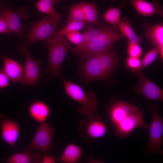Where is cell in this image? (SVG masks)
Listing matches in <instances>:
<instances>
[{"mask_svg":"<svg viewBox=\"0 0 163 163\" xmlns=\"http://www.w3.org/2000/svg\"><path fill=\"white\" fill-rule=\"evenodd\" d=\"M0 14L6 20L11 32L17 34L22 39L21 21L22 19L26 20L28 18L29 13L27 9L21 7L15 11L0 2Z\"/></svg>","mask_w":163,"mask_h":163,"instance_id":"8fae6325","label":"cell"},{"mask_svg":"<svg viewBox=\"0 0 163 163\" xmlns=\"http://www.w3.org/2000/svg\"><path fill=\"white\" fill-rule=\"evenodd\" d=\"M124 37L118 29L104 25L102 26L100 32L89 42L81 46H75L71 50L79 56L97 54Z\"/></svg>","mask_w":163,"mask_h":163,"instance_id":"6da1fadb","label":"cell"},{"mask_svg":"<svg viewBox=\"0 0 163 163\" xmlns=\"http://www.w3.org/2000/svg\"><path fill=\"white\" fill-rule=\"evenodd\" d=\"M0 123L2 139L13 147L19 139V125L17 122L10 120L3 114L0 115Z\"/></svg>","mask_w":163,"mask_h":163,"instance_id":"5bb4252c","label":"cell"},{"mask_svg":"<svg viewBox=\"0 0 163 163\" xmlns=\"http://www.w3.org/2000/svg\"><path fill=\"white\" fill-rule=\"evenodd\" d=\"M10 80L2 69L0 70V89L7 87L10 83Z\"/></svg>","mask_w":163,"mask_h":163,"instance_id":"836d02e7","label":"cell"},{"mask_svg":"<svg viewBox=\"0 0 163 163\" xmlns=\"http://www.w3.org/2000/svg\"><path fill=\"white\" fill-rule=\"evenodd\" d=\"M59 21L48 15L40 19L28 31L24 40L25 45L30 46L39 41L48 42L59 31Z\"/></svg>","mask_w":163,"mask_h":163,"instance_id":"3957f363","label":"cell"},{"mask_svg":"<svg viewBox=\"0 0 163 163\" xmlns=\"http://www.w3.org/2000/svg\"><path fill=\"white\" fill-rule=\"evenodd\" d=\"M79 56L82 75L85 82H89L107 78L102 70L97 54Z\"/></svg>","mask_w":163,"mask_h":163,"instance_id":"9c48e42d","label":"cell"},{"mask_svg":"<svg viewBox=\"0 0 163 163\" xmlns=\"http://www.w3.org/2000/svg\"><path fill=\"white\" fill-rule=\"evenodd\" d=\"M56 130L46 121L40 123L35 135L27 150L36 149L44 153L51 150Z\"/></svg>","mask_w":163,"mask_h":163,"instance_id":"30bf717a","label":"cell"},{"mask_svg":"<svg viewBox=\"0 0 163 163\" xmlns=\"http://www.w3.org/2000/svg\"><path fill=\"white\" fill-rule=\"evenodd\" d=\"M137 75L139 83L134 87V91L144 96L148 100L163 101V89L146 78L142 72H138Z\"/></svg>","mask_w":163,"mask_h":163,"instance_id":"4fadbf2b","label":"cell"},{"mask_svg":"<svg viewBox=\"0 0 163 163\" xmlns=\"http://www.w3.org/2000/svg\"><path fill=\"white\" fill-rule=\"evenodd\" d=\"M149 110L152 113V117L151 123L148 124L147 131L149 132V140L146 147V152L148 155H150L152 152H153L162 155L163 117L157 105H151Z\"/></svg>","mask_w":163,"mask_h":163,"instance_id":"5b68a950","label":"cell"},{"mask_svg":"<svg viewBox=\"0 0 163 163\" xmlns=\"http://www.w3.org/2000/svg\"><path fill=\"white\" fill-rule=\"evenodd\" d=\"M42 155L40 152L27 150L23 153H15L4 160L8 163H41Z\"/></svg>","mask_w":163,"mask_h":163,"instance_id":"ffe728a7","label":"cell"},{"mask_svg":"<svg viewBox=\"0 0 163 163\" xmlns=\"http://www.w3.org/2000/svg\"><path fill=\"white\" fill-rule=\"evenodd\" d=\"M86 30L83 33L84 36V41L82 45L89 42L95 37L101 30L102 26L98 28H94L91 24L86 26Z\"/></svg>","mask_w":163,"mask_h":163,"instance_id":"f1b7e54d","label":"cell"},{"mask_svg":"<svg viewBox=\"0 0 163 163\" xmlns=\"http://www.w3.org/2000/svg\"><path fill=\"white\" fill-rule=\"evenodd\" d=\"M83 12L86 23L98 26L100 23L97 9L94 4L80 2Z\"/></svg>","mask_w":163,"mask_h":163,"instance_id":"603a6c76","label":"cell"},{"mask_svg":"<svg viewBox=\"0 0 163 163\" xmlns=\"http://www.w3.org/2000/svg\"><path fill=\"white\" fill-rule=\"evenodd\" d=\"M67 39L75 44V46H81L84 41V36L83 33L78 31H74L65 35Z\"/></svg>","mask_w":163,"mask_h":163,"instance_id":"f546056e","label":"cell"},{"mask_svg":"<svg viewBox=\"0 0 163 163\" xmlns=\"http://www.w3.org/2000/svg\"><path fill=\"white\" fill-rule=\"evenodd\" d=\"M110 0V1H114V0Z\"/></svg>","mask_w":163,"mask_h":163,"instance_id":"74e56055","label":"cell"},{"mask_svg":"<svg viewBox=\"0 0 163 163\" xmlns=\"http://www.w3.org/2000/svg\"><path fill=\"white\" fill-rule=\"evenodd\" d=\"M67 20V22L75 21L86 23L80 3L75 4L70 7Z\"/></svg>","mask_w":163,"mask_h":163,"instance_id":"4316f807","label":"cell"},{"mask_svg":"<svg viewBox=\"0 0 163 163\" xmlns=\"http://www.w3.org/2000/svg\"><path fill=\"white\" fill-rule=\"evenodd\" d=\"M18 49L20 54L25 56L22 85L36 86L39 83L43 76V72L40 67L41 61L39 59H35L32 57L28 46L25 44L20 45Z\"/></svg>","mask_w":163,"mask_h":163,"instance_id":"8992f818","label":"cell"},{"mask_svg":"<svg viewBox=\"0 0 163 163\" xmlns=\"http://www.w3.org/2000/svg\"><path fill=\"white\" fill-rule=\"evenodd\" d=\"M145 36L160 49V55L163 58V25L158 24L151 25L145 23L142 26Z\"/></svg>","mask_w":163,"mask_h":163,"instance_id":"ac0fdd59","label":"cell"},{"mask_svg":"<svg viewBox=\"0 0 163 163\" xmlns=\"http://www.w3.org/2000/svg\"><path fill=\"white\" fill-rule=\"evenodd\" d=\"M137 12L144 16L158 14L162 17L163 14V8L157 1L148 2L145 0H130Z\"/></svg>","mask_w":163,"mask_h":163,"instance_id":"e0dca14e","label":"cell"},{"mask_svg":"<svg viewBox=\"0 0 163 163\" xmlns=\"http://www.w3.org/2000/svg\"><path fill=\"white\" fill-rule=\"evenodd\" d=\"M52 2L53 4L56 5L60 2V0H48Z\"/></svg>","mask_w":163,"mask_h":163,"instance_id":"d590c367","label":"cell"},{"mask_svg":"<svg viewBox=\"0 0 163 163\" xmlns=\"http://www.w3.org/2000/svg\"><path fill=\"white\" fill-rule=\"evenodd\" d=\"M11 32L6 20L0 14V34L10 35L11 34Z\"/></svg>","mask_w":163,"mask_h":163,"instance_id":"d6a6232c","label":"cell"},{"mask_svg":"<svg viewBox=\"0 0 163 163\" xmlns=\"http://www.w3.org/2000/svg\"><path fill=\"white\" fill-rule=\"evenodd\" d=\"M118 29L127 38L128 42L139 45L142 43V38L136 34L126 17H124L120 20Z\"/></svg>","mask_w":163,"mask_h":163,"instance_id":"7402d4cb","label":"cell"},{"mask_svg":"<svg viewBox=\"0 0 163 163\" xmlns=\"http://www.w3.org/2000/svg\"><path fill=\"white\" fill-rule=\"evenodd\" d=\"M28 112L30 118L40 123L45 122L51 113L49 105L41 100L33 102L29 106Z\"/></svg>","mask_w":163,"mask_h":163,"instance_id":"d6986e66","label":"cell"},{"mask_svg":"<svg viewBox=\"0 0 163 163\" xmlns=\"http://www.w3.org/2000/svg\"><path fill=\"white\" fill-rule=\"evenodd\" d=\"M127 53L129 56L139 58L142 53V50L140 45L128 42Z\"/></svg>","mask_w":163,"mask_h":163,"instance_id":"1f68e13d","label":"cell"},{"mask_svg":"<svg viewBox=\"0 0 163 163\" xmlns=\"http://www.w3.org/2000/svg\"><path fill=\"white\" fill-rule=\"evenodd\" d=\"M56 162V157L50 156L45 152L44 153V155L42 159L41 163H55Z\"/></svg>","mask_w":163,"mask_h":163,"instance_id":"e575fe53","label":"cell"},{"mask_svg":"<svg viewBox=\"0 0 163 163\" xmlns=\"http://www.w3.org/2000/svg\"><path fill=\"white\" fill-rule=\"evenodd\" d=\"M87 116L79 122L78 130L82 138L91 142L103 137L107 128L101 117L94 113Z\"/></svg>","mask_w":163,"mask_h":163,"instance_id":"52a82bcc","label":"cell"},{"mask_svg":"<svg viewBox=\"0 0 163 163\" xmlns=\"http://www.w3.org/2000/svg\"><path fill=\"white\" fill-rule=\"evenodd\" d=\"M127 0H123V2L122 3L121 5H120V7L122 8L124 6Z\"/></svg>","mask_w":163,"mask_h":163,"instance_id":"8d00e7d4","label":"cell"},{"mask_svg":"<svg viewBox=\"0 0 163 163\" xmlns=\"http://www.w3.org/2000/svg\"><path fill=\"white\" fill-rule=\"evenodd\" d=\"M121 14L120 10L119 8L111 7L105 11L102 18L105 21L110 24L111 26L118 29L121 20Z\"/></svg>","mask_w":163,"mask_h":163,"instance_id":"484cf974","label":"cell"},{"mask_svg":"<svg viewBox=\"0 0 163 163\" xmlns=\"http://www.w3.org/2000/svg\"><path fill=\"white\" fill-rule=\"evenodd\" d=\"M47 44L49 52L46 72L51 77H61V66L66 54L71 49V44L63 36Z\"/></svg>","mask_w":163,"mask_h":163,"instance_id":"277c9868","label":"cell"},{"mask_svg":"<svg viewBox=\"0 0 163 163\" xmlns=\"http://www.w3.org/2000/svg\"><path fill=\"white\" fill-rule=\"evenodd\" d=\"M82 148L74 143H70L65 148L59 158V161L64 163H76L82 155Z\"/></svg>","mask_w":163,"mask_h":163,"instance_id":"44dd1931","label":"cell"},{"mask_svg":"<svg viewBox=\"0 0 163 163\" xmlns=\"http://www.w3.org/2000/svg\"><path fill=\"white\" fill-rule=\"evenodd\" d=\"M0 59L3 62L2 69L10 81L22 84L23 81V69L21 65L16 61L2 54Z\"/></svg>","mask_w":163,"mask_h":163,"instance_id":"9a60e30c","label":"cell"},{"mask_svg":"<svg viewBox=\"0 0 163 163\" xmlns=\"http://www.w3.org/2000/svg\"><path fill=\"white\" fill-rule=\"evenodd\" d=\"M85 24L83 22L75 21L67 22L66 26L59 31L53 38L47 42V43L52 42L71 32L79 31L85 27Z\"/></svg>","mask_w":163,"mask_h":163,"instance_id":"d4e9b609","label":"cell"},{"mask_svg":"<svg viewBox=\"0 0 163 163\" xmlns=\"http://www.w3.org/2000/svg\"><path fill=\"white\" fill-rule=\"evenodd\" d=\"M35 5L38 11L47 14L59 21L61 15L55 10L52 2L48 0H39L36 2Z\"/></svg>","mask_w":163,"mask_h":163,"instance_id":"cb8c5ba5","label":"cell"},{"mask_svg":"<svg viewBox=\"0 0 163 163\" xmlns=\"http://www.w3.org/2000/svg\"><path fill=\"white\" fill-rule=\"evenodd\" d=\"M112 45L97 54L102 70L108 78L118 66V58Z\"/></svg>","mask_w":163,"mask_h":163,"instance_id":"2e32d148","label":"cell"},{"mask_svg":"<svg viewBox=\"0 0 163 163\" xmlns=\"http://www.w3.org/2000/svg\"><path fill=\"white\" fill-rule=\"evenodd\" d=\"M139 110V108L136 106L120 100L110 103L107 108L109 117L113 126L129 115Z\"/></svg>","mask_w":163,"mask_h":163,"instance_id":"7c38bea8","label":"cell"},{"mask_svg":"<svg viewBox=\"0 0 163 163\" xmlns=\"http://www.w3.org/2000/svg\"><path fill=\"white\" fill-rule=\"evenodd\" d=\"M145 108L133 113L114 126V133L119 138H123L129 136L137 128L147 131L148 124L145 121L144 113Z\"/></svg>","mask_w":163,"mask_h":163,"instance_id":"ba28073f","label":"cell"},{"mask_svg":"<svg viewBox=\"0 0 163 163\" xmlns=\"http://www.w3.org/2000/svg\"><path fill=\"white\" fill-rule=\"evenodd\" d=\"M125 65L132 72H138L141 67V61L139 58L129 56L126 59Z\"/></svg>","mask_w":163,"mask_h":163,"instance_id":"4dcf8cb0","label":"cell"},{"mask_svg":"<svg viewBox=\"0 0 163 163\" xmlns=\"http://www.w3.org/2000/svg\"><path fill=\"white\" fill-rule=\"evenodd\" d=\"M66 94L82 105L78 112L83 116L93 114L97 109L98 101L96 94L91 91L85 92L79 85L62 78Z\"/></svg>","mask_w":163,"mask_h":163,"instance_id":"7a4b0ae2","label":"cell"},{"mask_svg":"<svg viewBox=\"0 0 163 163\" xmlns=\"http://www.w3.org/2000/svg\"><path fill=\"white\" fill-rule=\"evenodd\" d=\"M160 53V49L158 46L148 52L141 61V67L138 72H141L146 67L154 61Z\"/></svg>","mask_w":163,"mask_h":163,"instance_id":"83f0119b","label":"cell"},{"mask_svg":"<svg viewBox=\"0 0 163 163\" xmlns=\"http://www.w3.org/2000/svg\"><path fill=\"white\" fill-rule=\"evenodd\" d=\"M0 53L1 54V53L0 52Z\"/></svg>","mask_w":163,"mask_h":163,"instance_id":"f35d334b","label":"cell"}]
</instances>
